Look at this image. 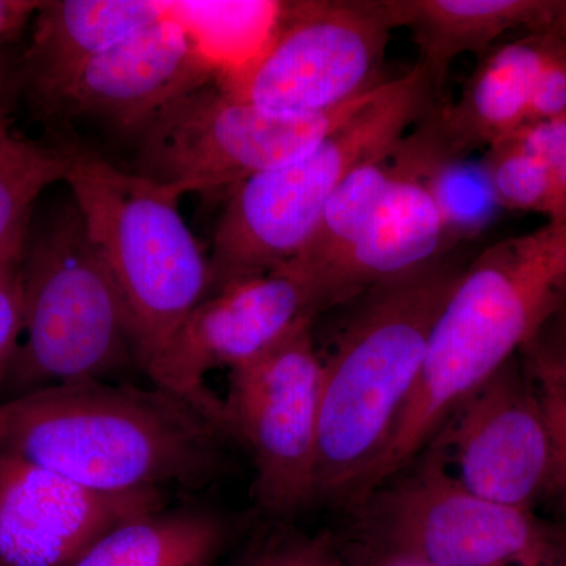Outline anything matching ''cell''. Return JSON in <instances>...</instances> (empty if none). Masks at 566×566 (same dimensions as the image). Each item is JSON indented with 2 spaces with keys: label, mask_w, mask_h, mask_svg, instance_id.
<instances>
[{
  "label": "cell",
  "mask_w": 566,
  "mask_h": 566,
  "mask_svg": "<svg viewBox=\"0 0 566 566\" xmlns=\"http://www.w3.org/2000/svg\"><path fill=\"white\" fill-rule=\"evenodd\" d=\"M218 419L151 385L66 382L0 401V455L107 494L202 490L226 474Z\"/></svg>",
  "instance_id": "6da1fadb"
},
{
  "label": "cell",
  "mask_w": 566,
  "mask_h": 566,
  "mask_svg": "<svg viewBox=\"0 0 566 566\" xmlns=\"http://www.w3.org/2000/svg\"><path fill=\"white\" fill-rule=\"evenodd\" d=\"M566 301V221L505 238L465 264L381 455L348 501L415 463L458 408Z\"/></svg>",
  "instance_id": "7a4b0ae2"
},
{
  "label": "cell",
  "mask_w": 566,
  "mask_h": 566,
  "mask_svg": "<svg viewBox=\"0 0 566 566\" xmlns=\"http://www.w3.org/2000/svg\"><path fill=\"white\" fill-rule=\"evenodd\" d=\"M465 264L450 252L354 297L357 305L323 359L315 504L344 505L381 455Z\"/></svg>",
  "instance_id": "3957f363"
},
{
  "label": "cell",
  "mask_w": 566,
  "mask_h": 566,
  "mask_svg": "<svg viewBox=\"0 0 566 566\" xmlns=\"http://www.w3.org/2000/svg\"><path fill=\"white\" fill-rule=\"evenodd\" d=\"M66 151L63 182L120 297L137 370L153 385L181 324L210 294V260L177 193L95 153Z\"/></svg>",
  "instance_id": "277c9868"
},
{
  "label": "cell",
  "mask_w": 566,
  "mask_h": 566,
  "mask_svg": "<svg viewBox=\"0 0 566 566\" xmlns=\"http://www.w3.org/2000/svg\"><path fill=\"white\" fill-rule=\"evenodd\" d=\"M419 66L387 81L374 102L296 161L230 189L212 238L210 294L273 273L300 255L324 208L357 167L387 155L433 107Z\"/></svg>",
  "instance_id": "5b68a950"
},
{
  "label": "cell",
  "mask_w": 566,
  "mask_h": 566,
  "mask_svg": "<svg viewBox=\"0 0 566 566\" xmlns=\"http://www.w3.org/2000/svg\"><path fill=\"white\" fill-rule=\"evenodd\" d=\"M342 512L327 534L345 566H534L566 551L565 535L531 510L461 485L436 447Z\"/></svg>",
  "instance_id": "8992f818"
},
{
  "label": "cell",
  "mask_w": 566,
  "mask_h": 566,
  "mask_svg": "<svg viewBox=\"0 0 566 566\" xmlns=\"http://www.w3.org/2000/svg\"><path fill=\"white\" fill-rule=\"evenodd\" d=\"M21 305V342L0 401L137 370L120 297L73 199L29 230Z\"/></svg>",
  "instance_id": "52a82bcc"
},
{
  "label": "cell",
  "mask_w": 566,
  "mask_h": 566,
  "mask_svg": "<svg viewBox=\"0 0 566 566\" xmlns=\"http://www.w3.org/2000/svg\"><path fill=\"white\" fill-rule=\"evenodd\" d=\"M382 85L338 109L282 114L233 98L211 82L167 106L137 136L133 172L180 199L189 192L232 189L315 150L374 102Z\"/></svg>",
  "instance_id": "ba28073f"
},
{
  "label": "cell",
  "mask_w": 566,
  "mask_h": 566,
  "mask_svg": "<svg viewBox=\"0 0 566 566\" xmlns=\"http://www.w3.org/2000/svg\"><path fill=\"white\" fill-rule=\"evenodd\" d=\"M392 21L382 0L283 2L251 61L218 74L233 98L282 114H322L363 98L379 80Z\"/></svg>",
  "instance_id": "9c48e42d"
},
{
  "label": "cell",
  "mask_w": 566,
  "mask_h": 566,
  "mask_svg": "<svg viewBox=\"0 0 566 566\" xmlns=\"http://www.w3.org/2000/svg\"><path fill=\"white\" fill-rule=\"evenodd\" d=\"M314 316L229 371L223 427L252 458L253 497L266 515L289 520L315 504L323 359Z\"/></svg>",
  "instance_id": "30bf717a"
},
{
  "label": "cell",
  "mask_w": 566,
  "mask_h": 566,
  "mask_svg": "<svg viewBox=\"0 0 566 566\" xmlns=\"http://www.w3.org/2000/svg\"><path fill=\"white\" fill-rule=\"evenodd\" d=\"M458 482L495 504L531 510L549 495L553 447L538 386L521 354L483 382L442 428Z\"/></svg>",
  "instance_id": "8fae6325"
},
{
  "label": "cell",
  "mask_w": 566,
  "mask_h": 566,
  "mask_svg": "<svg viewBox=\"0 0 566 566\" xmlns=\"http://www.w3.org/2000/svg\"><path fill=\"white\" fill-rule=\"evenodd\" d=\"M307 316H316L307 286L286 271L229 283L185 319L153 385L182 395L223 424L222 398L205 376L248 363Z\"/></svg>",
  "instance_id": "7c38bea8"
},
{
  "label": "cell",
  "mask_w": 566,
  "mask_h": 566,
  "mask_svg": "<svg viewBox=\"0 0 566 566\" xmlns=\"http://www.w3.org/2000/svg\"><path fill=\"white\" fill-rule=\"evenodd\" d=\"M216 76L218 70L199 44L167 17L88 62L43 112L139 136L167 106Z\"/></svg>",
  "instance_id": "4fadbf2b"
},
{
  "label": "cell",
  "mask_w": 566,
  "mask_h": 566,
  "mask_svg": "<svg viewBox=\"0 0 566 566\" xmlns=\"http://www.w3.org/2000/svg\"><path fill=\"white\" fill-rule=\"evenodd\" d=\"M167 505L164 491L98 493L0 455V566H69L112 528Z\"/></svg>",
  "instance_id": "5bb4252c"
},
{
  "label": "cell",
  "mask_w": 566,
  "mask_h": 566,
  "mask_svg": "<svg viewBox=\"0 0 566 566\" xmlns=\"http://www.w3.org/2000/svg\"><path fill=\"white\" fill-rule=\"evenodd\" d=\"M433 132L423 117L395 147L394 180L363 240L316 293V315L455 249L427 185L428 167L439 150Z\"/></svg>",
  "instance_id": "9a60e30c"
},
{
  "label": "cell",
  "mask_w": 566,
  "mask_h": 566,
  "mask_svg": "<svg viewBox=\"0 0 566 566\" xmlns=\"http://www.w3.org/2000/svg\"><path fill=\"white\" fill-rule=\"evenodd\" d=\"M167 17L155 0L41 2L22 57L25 87L43 109L88 62Z\"/></svg>",
  "instance_id": "2e32d148"
},
{
  "label": "cell",
  "mask_w": 566,
  "mask_h": 566,
  "mask_svg": "<svg viewBox=\"0 0 566 566\" xmlns=\"http://www.w3.org/2000/svg\"><path fill=\"white\" fill-rule=\"evenodd\" d=\"M394 28L412 33L434 96L452 63L465 52L483 55L506 32H551L566 0H382Z\"/></svg>",
  "instance_id": "e0dca14e"
},
{
  "label": "cell",
  "mask_w": 566,
  "mask_h": 566,
  "mask_svg": "<svg viewBox=\"0 0 566 566\" xmlns=\"http://www.w3.org/2000/svg\"><path fill=\"white\" fill-rule=\"evenodd\" d=\"M547 32L495 44L480 59L460 98L430 109L442 150L469 156L515 136L527 126L532 91Z\"/></svg>",
  "instance_id": "ac0fdd59"
},
{
  "label": "cell",
  "mask_w": 566,
  "mask_h": 566,
  "mask_svg": "<svg viewBox=\"0 0 566 566\" xmlns=\"http://www.w3.org/2000/svg\"><path fill=\"white\" fill-rule=\"evenodd\" d=\"M232 538L218 510L167 505L112 528L69 566H218Z\"/></svg>",
  "instance_id": "d6986e66"
},
{
  "label": "cell",
  "mask_w": 566,
  "mask_h": 566,
  "mask_svg": "<svg viewBox=\"0 0 566 566\" xmlns=\"http://www.w3.org/2000/svg\"><path fill=\"white\" fill-rule=\"evenodd\" d=\"M394 150L364 163L345 178L303 251L279 268L307 286L315 315L316 293L363 240L385 199L395 177Z\"/></svg>",
  "instance_id": "ffe728a7"
},
{
  "label": "cell",
  "mask_w": 566,
  "mask_h": 566,
  "mask_svg": "<svg viewBox=\"0 0 566 566\" xmlns=\"http://www.w3.org/2000/svg\"><path fill=\"white\" fill-rule=\"evenodd\" d=\"M283 2H167L218 74L251 61L273 35Z\"/></svg>",
  "instance_id": "44dd1931"
},
{
  "label": "cell",
  "mask_w": 566,
  "mask_h": 566,
  "mask_svg": "<svg viewBox=\"0 0 566 566\" xmlns=\"http://www.w3.org/2000/svg\"><path fill=\"white\" fill-rule=\"evenodd\" d=\"M66 148L11 136L0 148V260L24 252L33 205L51 185L65 181Z\"/></svg>",
  "instance_id": "7402d4cb"
},
{
  "label": "cell",
  "mask_w": 566,
  "mask_h": 566,
  "mask_svg": "<svg viewBox=\"0 0 566 566\" xmlns=\"http://www.w3.org/2000/svg\"><path fill=\"white\" fill-rule=\"evenodd\" d=\"M427 185L453 248L479 237L497 218V212L504 210L482 159L449 156L439 148L428 167Z\"/></svg>",
  "instance_id": "603a6c76"
},
{
  "label": "cell",
  "mask_w": 566,
  "mask_h": 566,
  "mask_svg": "<svg viewBox=\"0 0 566 566\" xmlns=\"http://www.w3.org/2000/svg\"><path fill=\"white\" fill-rule=\"evenodd\" d=\"M504 210L534 212L566 221V197L549 167L517 137L499 142L482 158Z\"/></svg>",
  "instance_id": "cb8c5ba5"
},
{
  "label": "cell",
  "mask_w": 566,
  "mask_h": 566,
  "mask_svg": "<svg viewBox=\"0 0 566 566\" xmlns=\"http://www.w3.org/2000/svg\"><path fill=\"white\" fill-rule=\"evenodd\" d=\"M241 566H345L327 532L305 535L282 531L249 551Z\"/></svg>",
  "instance_id": "d4e9b609"
},
{
  "label": "cell",
  "mask_w": 566,
  "mask_h": 566,
  "mask_svg": "<svg viewBox=\"0 0 566 566\" xmlns=\"http://www.w3.org/2000/svg\"><path fill=\"white\" fill-rule=\"evenodd\" d=\"M566 115V44L547 32L545 52L532 91L528 125Z\"/></svg>",
  "instance_id": "484cf974"
},
{
  "label": "cell",
  "mask_w": 566,
  "mask_h": 566,
  "mask_svg": "<svg viewBox=\"0 0 566 566\" xmlns=\"http://www.w3.org/2000/svg\"><path fill=\"white\" fill-rule=\"evenodd\" d=\"M532 376L566 394V301L520 352Z\"/></svg>",
  "instance_id": "4316f807"
},
{
  "label": "cell",
  "mask_w": 566,
  "mask_h": 566,
  "mask_svg": "<svg viewBox=\"0 0 566 566\" xmlns=\"http://www.w3.org/2000/svg\"><path fill=\"white\" fill-rule=\"evenodd\" d=\"M22 253L0 260V389L22 335Z\"/></svg>",
  "instance_id": "83f0119b"
},
{
  "label": "cell",
  "mask_w": 566,
  "mask_h": 566,
  "mask_svg": "<svg viewBox=\"0 0 566 566\" xmlns=\"http://www.w3.org/2000/svg\"><path fill=\"white\" fill-rule=\"evenodd\" d=\"M532 375V374H531ZM545 409L553 447V474L549 495H556L566 510V394L553 382L535 378Z\"/></svg>",
  "instance_id": "f1b7e54d"
},
{
  "label": "cell",
  "mask_w": 566,
  "mask_h": 566,
  "mask_svg": "<svg viewBox=\"0 0 566 566\" xmlns=\"http://www.w3.org/2000/svg\"><path fill=\"white\" fill-rule=\"evenodd\" d=\"M515 137L545 161L566 197V115L524 126Z\"/></svg>",
  "instance_id": "f546056e"
},
{
  "label": "cell",
  "mask_w": 566,
  "mask_h": 566,
  "mask_svg": "<svg viewBox=\"0 0 566 566\" xmlns=\"http://www.w3.org/2000/svg\"><path fill=\"white\" fill-rule=\"evenodd\" d=\"M40 3L35 0H0V41L18 35L33 20Z\"/></svg>",
  "instance_id": "4dcf8cb0"
},
{
  "label": "cell",
  "mask_w": 566,
  "mask_h": 566,
  "mask_svg": "<svg viewBox=\"0 0 566 566\" xmlns=\"http://www.w3.org/2000/svg\"><path fill=\"white\" fill-rule=\"evenodd\" d=\"M13 134L10 133V118L7 107L0 103V148L9 142Z\"/></svg>",
  "instance_id": "1f68e13d"
},
{
  "label": "cell",
  "mask_w": 566,
  "mask_h": 566,
  "mask_svg": "<svg viewBox=\"0 0 566 566\" xmlns=\"http://www.w3.org/2000/svg\"><path fill=\"white\" fill-rule=\"evenodd\" d=\"M11 81V69L9 59L0 51V95L6 91Z\"/></svg>",
  "instance_id": "d6a6232c"
},
{
  "label": "cell",
  "mask_w": 566,
  "mask_h": 566,
  "mask_svg": "<svg viewBox=\"0 0 566 566\" xmlns=\"http://www.w3.org/2000/svg\"><path fill=\"white\" fill-rule=\"evenodd\" d=\"M551 32L556 33L558 39L564 40L566 44V7L564 13L560 14V18H558L556 25H554Z\"/></svg>",
  "instance_id": "836d02e7"
},
{
  "label": "cell",
  "mask_w": 566,
  "mask_h": 566,
  "mask_svg": "<svg viewBox=\"0 0 566 566\" xmlns=\"http://www.w3.org/2000/svg\"><path fill=\"white\" fill-rule=\"evenodd\" d=\"M534 566H566V551L565 553L558 554L556 557L547 558V560L542 562V564Z\"/></svg>",
  "instance_id": "e575fe53"
},
{
  "label": "cell",
  "mask_w": 566,
  "mask_h": 566,
  "mask_svg": "<svg viewBox=\"0 0 566 566\" xmlns=\"http://www.w3.org/2000/svg\"><path fill=\"white\" fill-rule=\"evenodd\" d=\"M238 566H241L240 564H238Z\"/></svg>",
  "instance_id": "d590c367"
}]
</instances>
